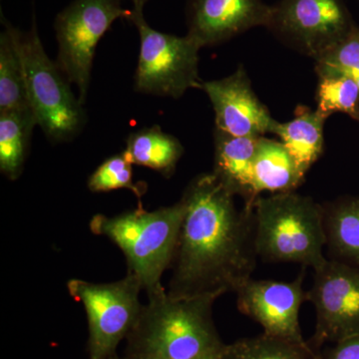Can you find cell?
I'll return each instance as SVG.
<instances>
[{"label":"cell","instance_id":"13","mask_svg":"<svg viewBox=\"0 0 359 359\" xmlns=\"http://www.w3.org/2000/svg\"><path fill=\"white\" fill-rule=\"evenodd\" d=\"M271 6L263 0H188V35L201 48L215 46L268 25Z\"/></svg>","mask_w":359,"mask_h":359},{"label":"cell","instance_id":"8","mask_svg":"<svg viewBox=\"0 0 359 359\" xmlns=\"http://www.w3.org/2000/svg\"><path fill=\"white\" fill-rule=\"evenodd\" d=\"M122 0H74L56 18L58 67L86 101L97 45L119 18L129 20L132 9L123 8Z\"/></svg>","mask_w":359,"mask_h":359},{"label":"cell","instance_id":"11","mask_svg":"<svg viewBox=\"0 0 359 359\" xmlns=\"http://www.w3.org/2000/svg\"><path fill=\"white\" fill-rule=\"evenodd\" d=\"M304 271L290 283L250 278L236 292L238 311L259 323L264 334L308 344L299 325V309L306 301Z\"/></svg>","mask_w":359,"mask_h":359},{"label":"cell","instance_id":"29","mask_svg":"<svg viewBox=\"0 0 359 359\" xmlns=\"http://www.w3.org/2000/svg\"><path fill=\"white\" fill-rule=\"evenodd\" d=\"M356 83H358V87H359V78H358V80H356Z\"/></svg>","mask_w":359,"mask_h":359},{"label":"cell","instance_id":"10","mask_svg":"<svg viewBox=\"0 0 359 359\" xmlns=\"http://www.w3.org/2000/svg\"><path fill=\"white\" fill-rule=\"evenodd\" d=\"M306 301L316 309V330L311 346L337 344L359 335V269L327 259L314 269Z\"/></svg>","mask_w":359,"mask_h":359},{"label":"cell","instance_id":"6","mask_svg":"<svg viewBox=\"0 0 359 359\" xmlns=\"http://www.w3.org/2000/svg\"><path fill=\"white\" fill-rule=\"evenodd\" d=\"M140 36V52L134 88L148 95L181 98L191 88H200L199 51L192 39L158 32L144 18L143 9L132 8L128 20Z\"/></svg>","mask_w":359,"mask_h":359},{"label":"cell","instance_id":"3","mask_svg":"<svg viewBox=\"0 0 359 359\" xmlns=\"http://www.w3.org/2000/svg\"><path fill=\"white\" fill-rule=\"evenodd\" d=\"M184 201L155 211L140 207L108 217L97 214L90 221L94 235L114 243L126 259L128 271L140 280L147 297L166 290L162 276L171 269L185 217Z\"/></svg>","mask_w":359,"mask_h":359},{"label":"cell","instance_id":"24","mask_svg":"<svg viewBox=\"0 0 359 359\" xmlns=\"http://www.w3.org/2000/svg\"><path fill=\"white\" fill-rule=\"evenodd\" d=\"M133 164L124 153L112 156L104 161L89 177L87 186L92 193H106L127 189L138 198L143 197L147 191L145 183L133 181Z\"/></svg>","mask_w":359,"mask_h":359},{"label":"cell","instance_id":"25","mask_svg":"<svg viewBox=\"0 0 359 359\" xmlns=\"http://www.w3.org/2000/svg\"><path fill=\"white\" fill-rule=\"evenodd\" d=\"M320 359H359V335L334 344L320 353Z\"/></svg>","mask_w":359,"mask_h":359},{"label":"cell","instance_id":"4","mask_svg":"<svg viewBox=\"0 0 359 359\" xmlns=\"http://www.w3.org/2000/svg\"><path fill=\"white\" fill-rule=\"evenodd\" d=\"M257 256L271 263L320 268L327 257L323 204L294 192L271 194L254 203Z\"/></svg>","mask_w":359,"mask_h":359},{"label":"cell","instance_id":"20","mask_svg":"<svg viewBox=\"0 0 359 359\" xmlns=\"http://www.w3.org/2000/svg\"><path fill=\"white\" fill-rule=\"evenodd\" d=\"M32 109L28 100L25 68L11 32L0 34V112Z\"/></svg>","mask_w":359,"mask_h":359},{"label":"cell","instance_id":"19","mask_svg":"<svg viewBox=\"0 0 359 359\" xmlns=\"http://www.w3.org/2000/svg\"><path fill=\"white\" fill-rule=\"evenodd\" d=\"M36 126L32 109L0 112V171L11 181L22 174Z\"/></svg>","mask_w":359,"mask_h":359},{"label":"cell","instance_id":"7","mask_svg":"<svg viewBox=\"0 0 359 359\" xmlns=\"http://www.w3.org/2000/svg\"><path fill=\"white\" fill-rule=\"evenodd\" d=\"M68 292L84 306L88 320V359H112L133 330L143 309L140 280L132 273L117 282L95 283L72 278Z\"/></svg>","mask_w":359,"mask_h":359},{"label":"cell","instance_id":"22","mask_svg":"<svg viewBox=\"0 0 359 359\" xmlns=\"http://www.w3.org/2000/svg\"><path fill=\"white\" fill-rule=\"evenodd\" d=\"M316 73L323 78H359V26L321 54L316 60Z\"/></svg>","mask_w":359,"mask_h":359},{"label":"cell","instance_id":"9","mask_svg":"<svg viewBox=\"0 0 359 359\" xmlns=\"http://www.w3.org/2000/svg\"><path fill=\"white\" fill-rule=\"evenodd\" d=\"M355 23L344 0H280L266 27L290 48L316 60Z\"/></svg>","mask_w":359,"mask_h":359},{"label":"cell","instance_id":"2","mask_svg":"<svg viewBox=\"0 0 359 359\" xmlns=\"http://www.w3.org/2000/svg\"><path fill=\"white\" fill-rule=\"evenodd\" d=\"M214 295L148 297L127 337L123 359H199L224 351L214 318Z\"/></svg>","mask_w":359,"mask_h":359},{"label":"cell","instance_id":"23","mask_svg":"<svg viewBox=\"0 0 359 359\" xmlns=\"http://www.w3.org/2000/svg\"><path fill=\"white\" fill-rule=\"evenodd\" d=\"M316 102V109L327 118L340 112L359 122V87L351 78L318 79Z\"/></svg>","mask_w":359,"mask_h":359},{"label":"cell","instance_id":"5","mask_svg":"<svg viewBox=\"0 0 359 359\" xmlns=\"http://www.w3.org/2000/svg\"><path fill=\"white\" fill-rule=\"evenodd\" d=\"M2 23L11 32L25 68L28 100L37 125L52 143L72 141L86 124L83 104L74 95L70 82L44 50L33 21L29 32Z\"/></svg>","mask_w":359,"mask_h":359},{"label":"cell","instance_id":"28","mask_svg":"<svg viewBox=\"0 0 359 359\" xmlns=\"http://www.w3.org/2000/svg\"><path fill=\"white\" fill-rule=\"evenodd\" d=\"M112 359H123V358H120V356L116 355L115 358H113Z\"/></svg>","mask_w":359,"mask_h":359},{"label":"cell","instance_id":"21","mask_svg":"<svg viewBox=\"0 0 359 359\" xmlns=\"http://www.w3.org/2000/svg\"><path fill=\"white\" fill-rule=\"evenodd\" d=\"M224 359H320L311 344H299L266 334L226 344Z\"/></svg>","mask_w":359,"mask_h":359},{"label":"cell","instance_id":"14","mask_svg":"<svg viewBox=\"0 0 359 359\" xmlns=\"http://www.w3.org/2000/svg\"><path fill=\"white\" fill-rule=\"evenodd\" d=\"M259 138L233 136L217 129L214 132L212 173L233 196L242 197L249 209H254L259 198L252 183V163Z\"/></svg>","mask_w":359,"mask_h":359},{"label":"cell","instance_id":"16","mask_svg":"<svg viewBox=\"0 0 359 359\" xmlns=\"http://www.w3.org/2000/svg\"><path fill=\"white\" fill-rule=\"evenodd\" d=\"M327 259L359 269V196L323 204Z\"/></svg>","mask_w":359,"mask_h":359},{"label":"cell","instance_id":"17","mask_svg":"<svg viewBox=\"0 0 359 359\" xmlns=\"http://www.w3.org/2000/svg\"><path fill=\"white\" fill-rule=\"evenodd\" d=\"M327 119L318 109L299 106L294 119L285 123L275 121L271 134L280 139L306 173L323 154Z\"/></svg>","mask_w":359,"mask_h":359},{"label":"cell","instance_id":"27","mask_svg":"<svg viewBox=\"0 0 359 359\" xmlns=\"http://www.w3.org/2000/svg\"><path fill=\"white\" fill-rule=\"evenodd\" d=\"M199 359H224V351L219 353L210 354V355L204 356V358Z\"/></svg>","mask_w":359,"mask_h":359},{"label":"cell","instance_id":"18","mask_svg":"<svg viewBox=\"0 0 359 359\" xmlns=\"http://www.w3.org/2000/svg\"><path fill=\"white\" fill-rule=\"evenodd\" d=\"M123 153L132 164L149 168L170 178L184 154V147L173 135L153 126L130 134Z\"/></svg>","mask_w":359,"mask_h":359},{"label":"cell","instance_id":"15","mask_svg":"<svg viewBox=\"0 0 359 359\" xmlns=\"http://www.w3.org/2000/svg\"><path fill=\"white\" fill-rule=\"evenodd\" d=\"M306 172L280 141L261 137L252 163V183L261 193L294 192L304 183Z\"/></svg>","mask_w":359,"mask_h":359},{"label":"cell","instance_id":"1","mask_svg":"<svg viewBox=\"0 0 359 359\" xmlns=\"http://www.w3.org/2000/svg\"><path fill=\"white\" fill-rule=\"evenodd\" d=\"M235 197L212 173L195 177L181 199L186 205L167 294L173 297L237 290L257 266L254 209H238Z\"/></svg>","mask_w":359,"mask_h":359},{"label":"cell","instance_id":"12","mask_svg":"<svg viewBox=\"0 0 359 359\" xmlns=\"http://www.w3.org/2000/svg\"><path fill=\"white\" fill-rule=\"evenodd\" d=\"M200 89L209 97L214 108L215 129L254 138L271 133L276 120L257 98L243 66L223 79L202 81Z\"/></svg>","mask_w":359,"mask_h":359},{"label":"cell","instance_id":"26","mask_svg":"<svg viewBox=\"0 0 359 359\" xmlns=\"http://www.w3.org/2000/svg\"><path fill=\"white\" fill-rule=\"evenodd\" d=\"M133 4V8L135 9H144V6L147 4L148 0H131Z\"/></svg>","mask_w":359,"mask_h":359}]
</instances>
